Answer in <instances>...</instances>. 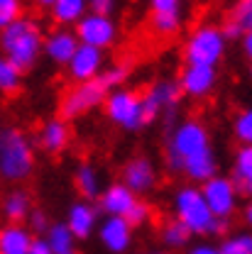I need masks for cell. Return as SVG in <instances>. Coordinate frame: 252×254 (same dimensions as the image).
<instances>
[{
  "label": "cell",
  "mask_w": 252,
  "mask_h": 254,
  "mask_svg": "<svg viewBox=\"0 0 252 254\" xmlns=\"http://www.w3.org/2000/svg\"><path fill=\"white\" fill-rule=\"evenodd\" d=\"M201 189V195L208 205V210L213 213V218L218 220H230L238 210V190L233 186V181L228 176H213L208 179L206 184L198 186Z\"/></svg>",
  "instance_id": "30bf717a"
},
{
  "label": "cell",
  "mask_w": 252,
  "mask_h": 254,
  "mask_svg": "<svg viewBox=\"0 0 252 254\" xmlns=\"http://www.w3.org/2000/svg\"><path fill=\"white\" fill-rule=\"evenodd\" d=\"M105 68V57L100 49L93 47H86V44H79V49L74 52V57L66 64V71L71 76V81L76 83H86V81H93L100 76V71Z\"/></svg>",
  "instance_id": "7c38bea8"
},
{
  "label": "cell",
  "mask_w": 252,
  "mask_h": 254,
  "mask_svg": "<svg viewBox=\"0 0 252 254\" xmlns=\"http://www.w3.org/2000/svg\"><path fill=\"white\" fill-rule=\"evenodd\" d=\"M42 44H44V34L42 27L30 20V17H20L12 25H7L5 30H0V49L2 57L12 66H17L22 73L30 71L42 57Z\"/></svg>",
  "instance_id": "6da1fadb"
},
{
  "label": "cell",
  "mask_w": 252,
  "mask_h": 254,
  "mask_svg": "<svg viewBox=\"0 0 252 254\" xmlns=\"http://www.w3.org/2000/svg\"><path fill=\"white\" fill-rule=\"evenodd\" d=\"M74 34L79 39V44L93 47V49H108L115 44L118 39V25L113 22V17L105 15H95V12H86L76 25H74Z\"/></svg>",
  "instance_id": "9c48e42d"
},
{
  "label": "cell",
  "mask_w": 252,
  "mask_h": 254,
  "mask_svg": "<svg viewBox=\"0 0 252 254\" xmlns=\"http://www.w3.org/2000/svg\"><path fill=\"white\" fill-rule=\"evenodd\" d=\"M250 78H252V66H250Z\"/></svg>",
  "instance_id": "bcb514c9"
},
{
  "label": "cell",
  "mask_w": 252,
  "mask_h": 254,
  "mask_svg": "<svg viewBox=\"0 0 252 254\" xmlns=\"http://www.w3.org/2000/svg\"><path fill=\"white\" fill-rule=\"evenodd\" d=\"M105 95H108V88L98 78L86 81V83H76L59 100V118L62 120H76V118L91 113L95 108H100Z\"/></svg>",
  "instance_id": "52a82bcc"
},
{
  "label": "cell",
  "mask_w": 252,
  "mask_h": 254,
  "mask_svg": "<svg viewBox=\"0 0 252 254\" xmlns=\"http://www.w3.org/2000/svg\"><path fill=\"white\" fill-rule=\"evenodd\" d=\"M233 186L238 190V195H248L252 198V144H243L235 157H233V169L230 176Z\"/></svg>",
  "instance_id": "ffe728a7"
},
{
  "label": "cell",
  "mask_w": 252,
  "mask_h": 254,
  "mask_svg": "<svg viewBox=\"0 0 252 254\" xmlns=\"http://www.w3.org/2000/svg\"><path fill=\"white\" fill-rule=\"evenodd\" d=\"M127 76H130L127 64H113L110 68H103V71H100L98 81H100L108 91H115V88H123V83H125Z\"/></svg>",
  "instance_id": "f546056e"
},
{
  "label": "cell",
  "mask_w": 252,
  "mask_h": 254,
  "mask_svg": "<svg viewBox=\"0 0 252 254\" xmlns=\"http://www.w3.org/2000/svg\"><path fill=\"white\" fill-rule=\"evenodd\" d=\"M152 12H176L181 10V0H150Z\"/></svg>",
  "instance_id": "8d00e7d4"
},
{
  "label": "cell",
  "mask_w": 252,
  "mask_h": 254,
  "mask_svg": "<svg viewBox=\"0 0 252 254\" xmlns=\"http://www.w3.org/2000/svg\"><path fill=\"white\" fill-rule=\"evenodd\" d=\"M152 30L159 37H174L181 30V10L176 12H152Z\"/></svg>",
  "instance_id": "83f0119b"
},
{
  "label": "cell",
  "mask_w": 252,
  "mask_h": 254,
  "mask_svg": "<svg viewBox=\"0 0 252 254\" xmlns=\"http://www.w3.org/2000/svg\"><path fill=\"white\" fill-rule=\"evenodd\" d=\"M74 189L79 190L81 200H88V203L98 200V195L103 190V181H100V174H98V169L93 164L81 161L76 166V171H74Z\"/></svg>",
  "instance_id": "7402d4cb"
},
{
  "label": "cell",
  "mask_w": 252,
  "mask_h": 254,
  "mask_svg": "<svg viewBox=\"0 0 252 254\" xmlns=\"http://www.w3.org/2000/svg\"><path fill=\"white\" fill-rule=\"evenodd\" d=\"M186 254H221V250L216 245H208V242H201V245H193Z\"/></svg>",
  "instance_id": "f35d334b"
},
{
  "label": "cell",
  "mask_w": 252,
  "mask_h": 254,
  "mask_svg": "<svg viewBox=\"0 0 252 254\" xmlns=\"http://www.w3.org/2000/svg\"><path fill=\"white\" fill-rule=\"evenodd\" d=\"M27 230L30 232H37V235H44L47 230H49V225H52V220H49V215L42 210V208H32L30 215H27Z\"/></svg>",
  "instance_id": "e575fe53"
},
{
  "label": "cell",
  "mask_w": 252,
  "mask_h": 254,
  "mask_svg": "<svg viewBox=\"0 0 252 254\" xmlns=\"http://www.w3.org/2000/svg\"><path fill=\"white\" fill-rule=\"evenodd\" d=\"M30 254H52L49 247H47V242H44V237H34V240H32Z\"/></svg>",
  "instance_id": "ab89813d"
},
{
  "label": "cell",
  "mask_w": 252,
  "mask_h": 254,
  "mask_svg": "<svg viewBox=\"0 0 252 254\" xmlns=\"http://www.w3.org/2000/svg\"><path fill=\"white\" fill-rule=\"evenodd\" d=\"M233 134L240 144H252V105L240 110L233 120Z\"/></svg>",
  "instance_id": "4dcf8cb0"
},
{
  "label": "cell",
  "mask_w": 252,
  "mask_h": 254,
  "mask_svg": "<svg viewBox=\"0 0 252 254\" xmlns=\"http://www.w3.org/2000/svg\"><path fill=\"white\" fill-rule=\"evenodd\" d=\"M240 44H243V54H245V57L252 62V30L245 32V34L240 37Z\"/></svg>",
  "instance_id": "60d3db41"
},
{
  "label": "cell",
  "mask_w": 252,
  "mask_h": 254,
  "mask_svg": "<svg viewBox=\"0 0 252 254\" xmlns=\"http://www.w3.org/2000/svg\"><path fill=\"white\" fill-rule=\"evenodd\" d=\"M211 147V132L201 120H181L169 129L167 149H164V164L171 174H181L184 159Z\"/></svg>",
  "instance_id": "3957f363"
},
{
  "label": "cell",
  "mask_w": 252,
  "mask_h": 254,
  "mask_svg": "<svg viewBox=\"0 0 252 254\" xmlns=\"http://www.w3.org/2000/svg\"><path fill=\"white\" fill-rule=\"evenodd\" d=\"M103 110H105V115L113 125L125 129V132H140L150 125L147 118H145L142 95L132 88L108 91L105 100H103Z\"/></svg>",
  "instance_id": "277c9868"
},
{
  "label": "cell",
  "mask_w": 252,
  "mask_h": 254,
  "mask_svg": "<svg viewBox=\"0 0 252 254\" xmlns=\"http://www.w3.org/2000/svg\"><path fill=\"white\" fill-rule=\"evenodd\" d=\"M230 22H235L240 32L245 34V32L252 30V0H238L235 5H233V10H230V17H228Z\"/></svg>",
  "instance_id": "1f68e13d"
},
{
  "label": "cell",
  "mask_w": 252,
  "mask_h": 254,
  "mask_svg": "<svg viewBox=\"0 0 252 254\" xmlns=\"http://www.w3.org/2000/svg\"><path fill=\"white\" fill-rule=\"evenodd\" d=\"M32 235L25 225H2L0 227V254H30Z\"/></svg>",
  "instance_id": "44dd1931"
},
{
  "label": "cell",
  "mask_w": 252,
  "mask_h": 254,
  "mask_svg": "<svg viewBox=\"0 0 252 254\" xmlns=\"http://www.w3.org/2000/svg\"><path fill=\"white\" fill-rule=\"evenodd\" d=\"M49 10H52V20L59 27H69L76 25L88 12V0H54Z\"/></svg>",
  "instance_id": "d4e9b609"
},
{
  "label": "cell",
  "mask_w": 252,
  "mask_h": 254,
  "mask_svg": "<svg viewBox=\"0 0 252 254\" xmlns=\"http://www.w3.org/2000/svg\"><path fill=\"white\" fill-rule=\"evenodd\" d=\"M135 203H137V195L127 189V186H123L120 181H115V184H110V186H105V189L100 190L95 208H100L105 215L125 218Z\"/></svg>",
  "instance_id": "e0dca14e"
},
{
  "label": "cell",
  "mask_w": 252,
  "mask_h": 254,
  "mask_svg": "<svg viewBox=\"0 0 252 254\" xmlns=\"http://www.w3.org/2000/svg\"><path fill=\"white\" fill-rule=\"evenodd\" d=\"M221 32H223V37H225V42H228V39H238V37H243L240 27H238L235 22H230V20H228V22L221 27Z\"/></svg>",
  "instance_id": "74e56055"
},
{
  "label": "cell",
  "mask_w": 252,
  "mask_h": 254,
  "mask_svg": "<svg viewBox=\"0 0 252 254\" xmlns=\"http://www.w3.org/2000/svg\"><path fill=\"white\" fill-rule=\"evenodd\" d=\"M152 218V210H150V205L145 203V200H140L137 198V203L130 208V213L125 215V220H127V225L135 230V227H140V225H145V222Z\"/></svg>",
  "instance_id": "836d02e7"
},
{
  "label": "cell",
  "mask_w": 252,
  "mask_h": 254,
  "mask_svg": "<svg viewBox=\"0 0 252 254\" xmlns=\"http://www.w3.org/2000/svg\"><path fill=\"white\" fill-rule=\"evenodd\" d=\"M159 240L167 250H184L189 245L191 232L176 218H171V220H164V225L159 227Z\"/></svg>",
  "instance_id": "484cf974"
},
{
  "label": "cell",
  "mask_w": 252,
  "mask_h": 254,
  "mask_svg": "<svg viewBox=\"0 0 252 254\" xmlns=\"http://www.w3.org/2000/svg\"><path fill=\"white\" fill-rule=\"evenodd\" d=\"M34 171V149L30 137L17 127L0 129V176L20 184Z\"/></svg>",
  "instance_id": "7a4b0ae2"
},
{
  "label": "cell",
  "mask_w": 252,
  "mask_h": 254,
  "mask_svg": "<svg viewBox=\"0 0 252 254\" xmlns=\"http://www.w3.org/2000/svg\"><path fill=\"white\" fill-rule=\"evenodd\" d=\"M225 37L216 25H198L189 34L184 44V59L186 66H211L216 68L225 57Z\"/></svg>",
  "instance_id": "8992f818"
},
{
  "label": "cell",
  "mask_w": 252,
  "mask_h": 254,
  "mask_svg": "<svg viewBox=\"0 0 252 254\" xmlns=\"http://www.w3.org/2000/svg\"><path fill=\"white\" fill-rule=\"evenodd\" d=\"M22 88V71L17 66L7 62L5 57H0V93L15 95Z\"/></svg>",
  "instance_id": "4316f807"
},
{
  "label": "cell",
  "mask_w": 252,
  "mask_h": 254,
  "mask_svg": "<svg viewBox=\"0 0 252 254\" xmlns=\"http://www.w3.org/2000/svg\"><path fill=\"white\" fill-rule=\"evenodd\" d=\"M245 222L252 227V198H250V203L245 205Z\"/></svg>",
  "instance_id": "7bdbcfd3"
},
{
  "label": "cell",
  "mask_w": 252,
  "mask_h": 254,
  "mask_svg": "<svg viewBox=\"0 0 252 254\" xmlns=\"http://www.w3.org/2000/svg\"><path fill=\"white\" fill-rule=\"evenodd\" d=\"M147 254H169L167 250H152V252H147Z\"/></svg>",
  "instance_id": "f6af8a7d"
},
{
  "label": "cell",
  "mask_w": 252,
  "mask_h": 254,
  "mask_svg": "<svg viewBox=\"0 0 252 254\" xmlns=\"http://www.w3.org/2000/svg\"><path fill=\"white\" fill-rule=\"evenodd\" d=\"M221 254H252V232H235L228 235L218 245Z\"/></svg>",
  "instance_id": "f1b7e54d"
},
{
  "label": "cell",
  "mask_w": 252,
  "mask_h": 254,
  "mask_svg": "<svg viewBox=\"0 0 252 254\" xmlns=\"http://www.w3.org/2000/svg\"><path fill=\"white\" fill-rule=\"evenodd\" d=\"M44 242L52 254H79V240L69 232L64 222H52L44 232Z\"/></svg>",
  "instance_id": "cb8c5ba5"
},
{
  "label": "cell",
  "mask_w": 252,
  "mask_h": 254,
  "mask_svg": "<svg viewBox=\"0 0 252 254\" xmlns=\"http://www.w3.org/2000/svg\"><path fill=\"white\" fill-rule=\"evenodd\" d=\"M32 2H34L37 7H52V5H54V0H32Z\"/></svg>",
  "instance_id": "ee69618b"
},
{
  "label": "cell",
  "mask_w": 252,
  "mask_h": 254,
  "mask_svg": "<svg viewBox=\"0 0 252 254\" xmlns=\"http://www.w3.org/2000/svg\"><path fill=\"white\" fill-rule=\"evenodd\" d=\"M98 240L103 245V250L110 254H125L132 245V227L127 225L125 218H115V215H105V220L98 222L95 227Z\"/></svg>",
  "instance_id": "5bb4252c"
},
{
  "label": "cell",
  "mask_w": 252,
  "mask_h": 254,
  "mask_svg": "<svg viewBox=\"0 0 252 254\" xmlns=\"http://www.w3.org/2000/svg\"><path fill=\"white\" fill-rule=\"evenodd\" d=\"M32 195L27 190L17 189V190H10L5 198H2V215H5V220L12 222V225H22V222L27 220V215H30L32 210Z\"/></svg>",
  "instance_id": "603a6c76"
},
{
  "label": "cell",
  "mask_w": 252,
  "mask_h": 254,
  "mask_svg": "<svg viewBox=\"0 0 252 254\" xmlns=\"http://www.w3.org/2000/svg\"><path fill=\"white\" fill-rule=\"evenodd\" d=\"M115 7H118V0H88V12H95V15L110 17Z\"/></svg>",
  "instance_id": "d590c367"
},
{
  "label": "cell",
  "mask_w": 252,
  "mask_h": 254,
  "mask_svg": "<svg viewBox=\"0 0 252 254\" xmlns=\"http://www.w3.org/2000/svg\"><path fill=\"white\" fill-rule=\"evenodd\" d=\"M140 95H142V108H145L147 123L157 120L162 115L176 113V108H179V103L184 98L181 91H179V83L171 81V78H159Z\"/></svg>",
  "instance_id": "ba28073f"
},
{
  "label": "cell",
  "mask_w": 252,
  "mask_h": 254,
  "mask_svg": "<svg viewBox=\"0 0 252 254\" xmlns=\"http://www.w3.org/2000/svg\"><path fill=\"white\" fill-rule=\"evenodd\" d=\"M176 83H179L181 95L201 100V98H208L213 93V88L218 83V73L211 66H186Z\"/></svg>",
  "instance_id": "4fadbf2b"
},
{
  "label": "cell",
  "mask_w": 252,
  "mask_h": 254,
  "mask_svg": "<svg viewBox=\"0 0 252 254\" xmlns=\"http://www.w3.org/2000/svg\"><path fill=\"white\" fill-rule=\"evenodd\" d=\"M76 49H79V39H76L74 30H66V27H57L54 32H49L42 44L44 57L57 66H66Z\"/></svg>",
  "instance_id": "2e32d148"
},
{
  "label": "cell",
  "mask_w": 252,
  "mask_h": 254,
  "mask_svg": "<svg viewBox=\"0 0 252 254\" xmlns=\"http://www.w3.org/2000/svg\"><path fill=\"white\" fill-rule=\"evenodd\" d=\"M120 184L127 186L137 198L145 195V193H150V190L157 186V166H155V161L150 157H142V154L127 159L125 166H123Z\"/></svg>",
  "instance_id": "8fae6325"
},
{
  "label": "cell",
  "mask_w": 252,
  "mask_h": 254,
  "mask_svg": "<svg viewBox=\"0 0 252 254\" xmlns=\"http://www.w3.org/2000/svg\"><path fill=\"white\" fill-rule=\"evenodd\" d=\"M174 218L181 222L186 230L193 235H211V227H213V213L208 210L201 189L198 186H181V189L174 193Z\"/></svg>",
  "instance_id": "5b68a950"
},
{
  "label": "cell",
  "mask_w": 252,
  "mask_h": 254,
  "mask_svg": "<svg viewBox=\"0 0 252 254\" xmlns=\"http://www.w3.org/2000/svg\"><path fill=\"white\" fill-rule=\"evenodd\" d=\"M181 174L189 179L191 184H198V186L206 184L208 179L218 176V157H216L213 147H206V149H201V152L184 159Z\"/></svg>",
  "instance_id": "d6986e66"
},
{
  "label": "cell",
  "mask_w": 252,
  "mask_h": 254,
  "mask_svg": "<svg viewBox=\"0 0 252 254\" xmlns=\"http://www.w3.org/2000/svg\"><path fill=\"white\" fill-rule=\"evenodd\" d=\"M64 225L69 227V232L79 242H84V240H88L93 235L95 227H98V208L93 203H88V200H74L69 205V210H66Z\"/></svg>",
  "instance_id": "9a60e30c"
},
{
  "label": "cell",
  "mask_w": 252,
  "mask_h": 254,
  "mask_svg": "<svg viewBox=\"0 0 252 254\" xmlns=\"http://www.w3.org/2000/svg\"><path fill=\"white\" fill-rule=\"evenodd\" d=\"M69 142H71V127H69V123L62 120V118L47 120V123L42 125V129L37 132V147H39L42 152L52 154V157L62 154L64 149L69 147Z\"/></svg>",
  "instance_id": "ac0fdd59"
},
{
  "label": "cell",
  "mask_w": 252,
  "mask_h": 254,
  "mask_svg": "<svg viewBox=\"0 0 252 254\" xmlns=\"http://www.w3.org/2000/svg\"><path fill=\"white\" fill-rule=\"evenodd\" d=\"M22 17V0H0V30Z\"/></svg>",
  "instance_id": "d6a6232c"
},
{
  "label": "cell",
  "mask_w": 252,
  "mask_h": 254,
  "mask_svg": "<svg viewBox=\"0 0 252 254\" xmlns=\"http://www.w3.org/2000/svg\"><path fill=\"white\" fill-rule=\"evenodd\" d=\"M228 227H230V220H213V227H211V235H225L228 232Z\"/></svg>",
  "instance_id": "b9f144b4"
}]
</instances>
